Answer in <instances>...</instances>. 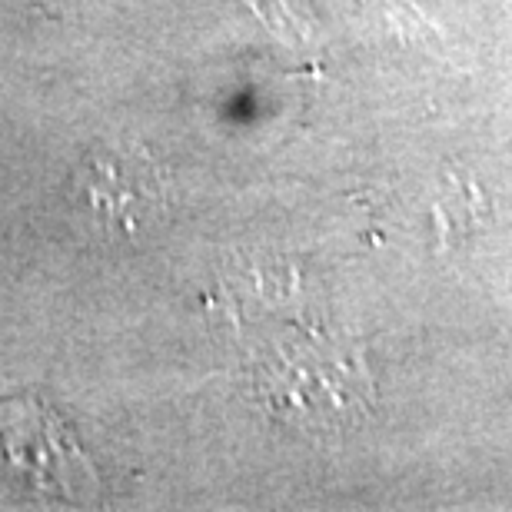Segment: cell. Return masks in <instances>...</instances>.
Segmentation results:
<instances>
[{"instance_id":"obj_1","label":"cell","mask_w":512,"mask_h":512,"mask_svg":"<svg viewBox=\"0 0 512 512\" xmlns=\"http://www.w3.org/2000/svg\"><path fill=\"white\" fill-rule=\"evenodd\" d=\"M77 207L104 233L133 237L167 207L160 163L137 143H97L80 157L70 183Z\"/></svg>"}]
</instances>
